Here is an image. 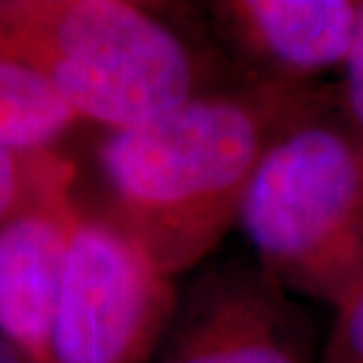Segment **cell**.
I'll list each match as a JSON object with an SVG mask.
<instances>
[{
  "label": "cell",
  "mask_w": 363,
  "mask_h": 363,
  "mask_svg": "<svg viewBox=\"0 0 363 363\" xmlns=\"http://www.w3.org/2000/svg\"><path fill=\"white\" fill-rule=\"evenodd\" d=\"M241 74L318 85L340 71L359 24V0H222L208 5Z\"/></svg>",
  "instance_id": "obj_6"
},
{
  "label": "cell",
  "mask_w": 363,
  "mask_h": 363,
  "mask_svg": "<svg viewBox=\"0 0 363 363\" xmlns=\"http://www.w3.org/2000/svg\"><path fill=\"white\" fill-rule=\"evenodd\" d=\"M172 279L99 215L71 234L43 363H149L168 328Z\"/></svg>",
  "instance_id": "obj_4"
},
{
  "label": "cell",
  "mask_w": 363,
  "mask_h": 363,
  "mask_svg": "<svg viewBox=\"0 0 363 363\" xmlns=\"http://www.w3.org/2000/svg\"><path fill=\"white\" fill-rule=\"evenodd\" d=\"M0 57L106 133L154 121L224 83L179 28L123 0H0Z\"/></svg>",
  "instance_id": "obj_2"
},
{
  "label": "cell",
  "mask_w": 363,
  "mask_h": 363,
  "mask_svg": "<svg viewBox=\"0 0 363 363\" xmlns=\"http://www.w3.org/2000/svg\"><path fill=\"white\" fill-rule=\"evenodd\" d=\"M0 363H33L31 359H26L10 340H5L0 335Z\"/></svg>",
  "instance_id": "obj_12"
},
{
  "label": "cell",
  "mask_w": 363,
  "mask_h": 363,
  "mask_svg": "<svg viewBox=\"0 0 363 363\" xmlns=\"http://www.w3.org/2000/svg\"><path fill=\"white\" fill-rule=\"evenodd\" d=\"M76 165L55 149L0 144V227L19 215L74 203Z\"/></svg>",
  "instance_id": "obj_9"
},
{
  "label": "cell",
  "mask_w": 363,
  "mask_h": 363,
  "mask_svg": "<svg viewBox=\"0 0 363 363\" xmlns=\"http://www.w3.org/2000/svg\"><path fill=\"white\" fill-rule=\"evenodd\" d=\"M318 363H363V279L335 304Z\"/></svg>",
  "instance_id": "obj_10"
},
{
  "label": "cell",
  "mask_w": 363,
  "mask_h": 363,
  "mask_svg": "<svg viewBox=\"0 0 363 363\" xmlns=\"http://www.w3.org/2000/svg\"><path fill=\"white\" fill-rule=\"evenodd\" d=\"M78 116L31 71L0 57V144L52 149Z\"/></svg>",
  "instance_id": "obj_8"
},
{
  "label": "cell",
  "mask_w": 363,
  "mask_h": 363,
  "mask_svg": "<svg viewBox=\"0 0 363 363\" xmlns=\"http://www.w3.org/2000/svg\"><path fill=\"white\" fill-rule=\"evenodd\" d=\"M252 262L290 295L335 307L363 279V140L335 99L276 137L241 203Z\"/></svg>",
  "instance_id": "obj_3"
},
{
  "label": "cell",
  "mask_w": 363,
  "mask_h": 363,
  "mask_svg": "<svg viewBox=\"0 0 363 363\" xmlns=\"http://www.w3.org/2000/svg\"><path fill=\"white\" fill-rule=\"evenodd\" d=\"M81 210L74 203L19 215L0 227V335L43 363L64 264Z\"/></svg>",
  "instance_id": "obj_7"
},
{
  "label": "cell",
  "mask_w": 363,
  "mask_h": 363,
  "mask_svg": "<svg viewBox=\"0 0 363 363\" xmlns=\"http://www.w3.org/2000/svg\"><path fill=\"white\" fill-rule=\"evenodd\" d=\"M333 83L286 85L238 74L137 128L106 133L99 213L168 279L199 267L231 227L257 165Z\"/></svg>",
  "instance_id": "obj_1"
},
{
  "label": "cell",
  "mask_w": 363,
  "mask_h": 363,
  "mask_svg": "<svg viewBox=\"0 0 363 363\" xmlns=\"http://www.w3.org/2000/svg\"><path fill=\"white\" fill-rule=\"evenodd\" d=\"M156 363H318L311 316L255 262L201 272L177 295Z\"/></svg>",
  "instance_id": "obj_5"
},
{
  "label": "cell",
  "mask_w": 363,
  "mask_h": 363,
  "mask_svg": "<svg viewBox=\"0 0 363 363\" xmlns=\"http://www.w3.org/2000/svg\"><path fill=\"white\" fill-rule=\"evenodd\" d=\"M333 85H335L340 111L354 128V133L363 140V0L352 48L347 52L342 69H340V81Z\"/></svg>",
  "instance_id": "obj_11"
}]
</instances>
